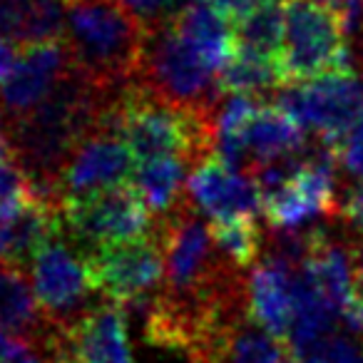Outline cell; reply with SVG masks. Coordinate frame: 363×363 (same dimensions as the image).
Returning a JSON list of instances; mask_svg holds the SVG:
<instances>
[{
  "instance_id": "8992f818",
  "label": "cell",
  "mask_w": 363,
  "mask_h": 363,
  "mask_svg": "<svg viewBox=\"0 0 363 363\" xmlns=\"http://www.w3.org/2000/svg\"><path fill=\"white\" fill-rule=\"evenodd\" d=\"M30 281L48 326H70L90 311L95 284L90 257L60 232L30 262Z\"/></svg>"
},
{
  "instance_id": "8fae6325",
  "label": "cell",
  "mask_w": 363,
  "mask_h": 363,
  "mask_svg": "<svg viewBox=\"0 0 363 363\" xmlns=\"http://www.w3.org/2000/svg\"><path fill=\"white\" fill-rule=\"evenodd\" d=\"M70 72V52L62 40L23 48L16 70L0 85V110L8 122L13 125L30 115Z\"/></svg>"
},
{
  "instance_id": "7a4b0ae2",
  "label": "cell",
  "mask_w": 363,
  "mask_h": 363,
  "mask_svg": "<svg viewBox=\"0 0 363 363\" xmlns=\"http://www.w3.org/2000/svg\"><path fill=\"white\" fill-rule=\"evenodd\" d=\"M147 26L120 0H65V48L72 70L102 90L137 80Z\"/></svg>"
},
{
  "instance_id": "4dcf8cb0",
  "label": "cell",
  "mask_w": 363,
  "mask_h": 363,
  "mask_svg": "<svg viewBox=\"0 0 363 363\" xmlns=\"http://www.w3.org/2000/svg\"><path fill=\"white\" fill-rule=\"evenodd\" d=\"M13 207V204H11ZM11 207H0V254H3V244H6L8 232V217H11Z\"/></svg>"
},
{
  "instance_id": "d6986e66",
  "label": "cell",
  "mask_w": 363,
  "mask_h": 363,
  "mask_svg": "<svg viewBox=\"0 0 363 363\" xmlns=\"http://www.w3.org/2000/svg\"><path fill=\"white\" fill-rule=\"evenodd\" d=\"M286 85L277 57L237 48L222 70V90L229 95H277Z\"/></svg>"
},
{
  "instance_id": "2e32d148",
  "label": "cell",
  "mask_w": 363,
  "mask_h": 363,
  "mask_svg": "<svg viewBox=\"0 0 363 363\" xmlns=\"http://www.w3.org/2000/svg\"><path fill=\"white\" fill-rule=\"evenodd\" d=\"M65 0H0V35L21 48L60 40Z\"/></svg>"
},
{
  "instance_id": "7c38bea8",
  "label": "cell",
  "mask_w": 363,
  "mask_h": 363,
  "mask_svg": "<svg viewBox=\"0 0 363 363\" xmlns=\"http://www.w3.org/2000/svg\"><path fill=\"white\" fill-rule=\"evenodd\" d=\"M187 199L194 209L212 217V222L224 219H254L264 212L262 189L252 174L224 164L222 160H207L189 174Z\"/></svg>"
},
{
  "instance_id": "d6a6232c",
  "label": "cell",
  "mask_w": 363,
  "mask_h": 363,
  "mask_svg": "<svg viewBox=\"0 0 363 363\" xmlns=\"http://www.w3.org/2000/svg\"><path fill=\"white\" fill-rule=\"evenodd\" d=\"M289 363H301V361H298V358H294V356H291V358H289Z\"/></svg>"
},
{
  "instance_id": "e0dca14e",
  "label": "cell",
  "mask_w": 363,
  "mask_h": 363,
  "mask_svg": "<svg viewBox=\"0 0 363 363\" xmlns=\"http://www.w3.org/2000/svg\"><path fill=\"white\" fill-rule=\"evenodd\" d=\"M0 326L8 336L38 341L45 331L40 303L26 267L0 259Z\"/></svg>"
},
{
  "instance_id": "9a60e30c",
  "label": "cell",
  "mask_w": 363,
  "mask_h": 363,
  "mask_svg": "<svg viewBox=\"0 0 363 363\" xmlns=\"http://www.w3.org/2000/svg\"><path fill=\"white\" fill-rule=\"evenodd\" d=\"M301 269L341 316V308L356 294V252L331 242L323 229H311V244Z\"/></svg>"
},
{
  "instance_id": "9c48e42d",
  "label": "cell",
  "mask_w": 363,
  "mask_h": 363,
  "mask_svg": "<svg viewBox=\"0 0 363 363\" xmlns=\"http://www.w3.org/2000/svg\"><path fill=\"white\" fill-rule=\"evenodd\" d=\"M38 343L50 363H135L122 306L102 301L70 326H48Z\"/></svg>"
},
{
  "instance_id": "484cf974",
  "label": "cell",
  "mask_w": 363,
  "mask_h": 363,
  "mask_svg": "<svg viewBox=\"0 0 363 363\" xmlns=\"http://www.w3.org/2000/svg\"><path fill=\"white\" fill-rule=\"evenodd\" d=\"M336 155L348 174H353L356 179H363V117L353 125V130L338 142Z\"/></svg>"
},
{
  "instance_id": "d4e9b609",
  "label": "cell",
  "mask_w": 363,
  "mask_h": 363,
  "mask_svg": "<svg viewBox=\"0 0 363 363\" xmlns=\"http://www.w3.org/2000/svg\"><path fill=\"white\" fill-rule=\"evenodd\" d=\"M122 6L130 8L147 28L157 26L162 21H169L179 11H184L187 6L197 3V0H120Z\"/></svg>"
},
{
  "instance_id": "7402d4cb",
  "label": "cell",
  "mask_w": 363,
  "mask_h": 363,
  "mask_svg": "<svg viewBox=\"0 0 363 363\" xmlns=\"http://www.w3.org/2000/svg\"><path fill=\"white\" fill-rule=\"evenodd\" d=\"M289 358L291 351L286 343L277 341L252 321H244L229 338L224 363H289Z\"/></svg>"
},
{
  "instance_id": "3957f363",
  "label": "cell",
  "mask_w": 363,
  "mask_h": 363,
  "mask_svg": "<svg viewBox=\"0 0 363 363\" xmlns=\"http://www.w3.org/2000/svg\"><path fill=\"white\" fill-rule=\"evenodd\" d=\"M135 82L182 110L214 112L222 102V70L177 30L172 18L147 28Z\"/></svg>"
},
{
  "instance_id": "603a6c76",
  "label": "cell",
  "mask_w": 363,
  "mask_h": 363,
  "mask_svg": "<svg viewBox=\"0 0 363 363\" xmlns=\"http://www.w3.org/2000/svg\"><path fill=\"white\" fill-rule=\"evenodd\" d=\"M294 358H298L301 363H363V353L358 351L356 343L336 333L323 336L321 341H316Z\"/></svg>"
},
{
  "instance_id": "ba28073f",
  "label": "cell",
  "mask_w": 363,
  "mask_h": 363,
  "mask_svg": "<svg viewBox=\"0 0 363 363\" xmlns=\"http://www.w3.org/2000/svg\"><path fill=\"white\" fill-rule=\"evenodd\" d=\"M135 155L130 152L120 132L110 125L105 112L100 125L77 142V147L62 167L60 182H57L62 207L85 202L100 192L127 184V179L135 177Z\"/></svg>"
},
{
  "instance_id": "f546056e",
  "label": "cell",
  "mask_w": 363,
  "mask_h": 363,
  "mask_svg": "<svg viewBox=\"0 0 363 363\" xmlns=\"http://www.w3.org/2000/svg\"><path fill=\"white\" fill-rule=\"evenodd\" d=\"M356 294L363 296V242L356 249Z\"/></svg>"
},
{
  "instance_id": "277c9868",
  "label": "cell",
  "mask_w": 363,
  "mask_h": 363,
  "mask_svg": "<svg viewBox=\"0 0 363 363\" xmlns=\"http://www.w3.org/2000/svg\"><path fill=\"white\" fill-rule=\"evenodd\" d=\"M277 60L286 85L348 70L351 48L336 13L306 0H286V28Z\"/></svg>"
},
{
  "instance_id": "f1b7e54d",
  "label": "cell",
  "mask_w": 363,
  "mask_h": 363,
  "mask_svg": "<svg viewBox=\"0 0 363 363\" xmlns=\"http://www.w3.org/2000/svg\"><path fill=\"white\" fill-rule=\"evenodd\" d=\"M18 50H23V48L16 45L13 40H8V38L0 35V85H3V82L11 77V72L16 70L18 57H21V52Z\"/></svg>"
},
{
  "instance_id": "ffe728a7",
  "label": "cell",
  "mask_w": 363,
  "mask_h": 363,
  "mask_svg": "<svg viewBox=\"0 0 363 363\" xmlns=\"http://www.w3.org/2000/svg\"><path fill=\"white\" fill-rule=\"evenodd\" d=\"M286 28V0H259L244 16L234 18L237 48L279 57Z\"/></svg>"
},
{
  "instance_id": "5bb4252c",
  "label": "cell",
  "mask_w": 363,
  "mask_h": 363,
  "mask_svg": "<svg viewBox=\"0 0 363 363\" xmlns=\"http://www.w3.org/2000/svg\"><path fill=\"white\" fill-rule=\"evenodd\" d=\"M239 145L247 155V174H252L262 164L298 155L306 147V135L303 127L277 105H262L239 132Z\"/></svg>"
},
{
  "instance_id": "4fadbf2b",
  "label": "cell",
  "mask_w": 363,
  "mask_h": 363,
  "mask_svg": "<svg viewBox=\"0 0 363 363\" xmlns=\"http://www.w3.org/2000/svg\"><path fill=\"white\" fill-rule=\"evenodd\" d=\"M296 264L269 254L247 274L249 321L281 343H289L296 316Z\"/></svg>"
},
{
  "instance_id": "cb8c5ba5",
  "label": "cell",
  "mask_w": 363,
  "mask_h": 363,
  "mask_svg": "<svg viewBox=\"0 0 363 363\" xmlns=\"http://www.w3.org/2000/svg\"><path fill=\"white\" fill-rule=\"evenodd\" d=\"M30 197H35V187L26 167L16 160V155L0 160V207L21 204Z\"/></svg>"
},
{
  "instance_id": "44dd1931",
  "label": "cell",
  "mask_w": 363,
  "mask_h": 363,
  "mask_svg": "<svg viewBox=\"0 0 363 363\" xmlns=\"http://www.w3.org/2000/svg\"><path fill=\"white\" fill-rule=\"evenodd\" d=\"M212 237L229 264L249 272L259 262L264 249V232L254 219H224L212 222Z\"/></svg>"
},
{
  "instance_id": "30bf717a",
  "label": "cell",
  "mask_w": 363,
  "mask_h": 363,
  "mask_svg": "<svg viewBox=\"0 0 363 363\" xmlns=\"http://www.w3.org/2000/svg\"><path fill=\"white\" fill-rule=\"evenodd\" d=\"M90 264L100 294L120 306L155 296L164 284V259L155 232L137 242L90 254Z\"/></svg>"
},
{
  "instance_id": "52a82bcc",
  "label": "cell",
  "mask_w": 363,
  "mask_h": 363,
  "mask_svg": "<svg viewBox=\"0 0 363 363\" xmlns=\"http://www.w3.org/2000/svg\"><path fill=\"white\" fill-rule=\"evenodd\" d=\"M62 232L90 257L155 232V217L132 184H120L85 202L62 207Z\"/></svg>"
},
{
  "instance_id": "83f0119b",
  "label": "cell",
  "mask_w": 363,
  "mask_h": 363,
  "mask_svg": "<svg viewBox=\"0 0 363 363\" xmlns=\"http://www.w3.org/2000/svg\"><path fill=\"white\" fill-rule=\"evenodd\" d=\"M338 214L351 227L363 232V179H358L343 197H338Z\"/></svg>"
},
{
  "instance_id": "1f68e13d",
  "label": "cell",
  "mask_w": 363,
  "mask_h": 363,
  "mask_svg": "<svg viewBox=\"0 0 363 363\" xmlns=\"http://www.w3.org/2000/svg\"><path fill=\"white\" fill-rule=\"evenodd\" d=\"M306 3H316V6H326V8H333L338 0H306Z\"/></svg>"
},
{
  "instance_id": "ac0fdd59",
  "label": "cell",
  "mask_w": 363,
  "mask_h": 363,
  "mask_svg": "<svg viewBox=\"0 0 363 363\" xmlns=\"http://www.w3.org/2000/svg\"><path fill=\"white\" fill-rule=\"evenodd\" d=\"M187 162L177 157H160V160L140 162L132 177V187L140 192L142 202L147 204L155 219L172 214L187 199Z\"/></svg>"
},
{
  "instance_id": "6da1fadb",
  "label": "cell",
  "mask_w": 363,
  "mask_h": 363,
  "mask_svg": "<svg viewBox=\"0 0 363 363\" xmlns=\"http://www.w3.org/2000/svg\"><path fill=\"white\" fill-rule=\"evenodd\" d=\"M115 92L92 85L72 70L30 115L13 122V155L30 174L35 197L62 209L57 192L62 167L77 142L102 122Z\"/></svg>"
},
{
  "instance_id": "4316f807",
  "label": "cell",
  "mask_w": 363,
  "mask_h": 363,
  "mask_svg": "<svg viewBox=\"0 0 363 363\" xmlns=\"http://www.w3.org/2000/svg\"><path fill=\"white\" fill-rule=\"evenodd\" d=\"M0 363H50L38 341L8 336V341L0 346Z\"/></svg>"
},
{
  "instance_id": "5b68a950",
  "label": "cell",
  "mask_w": 363,
  "mask_h": 363,
  "mask_svg": "<svg viewBox=\"0 0 363 363\" xmlns=\"http://www.w3.org/2000/svg\"><path fill=\"white\" fill-rule=\"evenodd\" d=\"M274 105L313 132L316 140L338 147L363 117V75L348 67L306 82H289L274 95Z\"/></svg>"
}]
</instances>
